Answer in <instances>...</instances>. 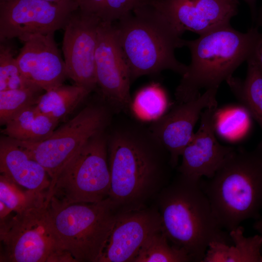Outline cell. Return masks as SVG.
<instances>
[{"label": "cell", "instance_id": "obj_1", "mask_svg": "<svg viewBox=\"0 0 262 262\" xmlns=\"http://www.w3.org/2000/svg\"><path fill=\"white\" fill-rule=\"evenodd\" d=\"M107 130L109 197L122 211L140 209L172 180L170 155L142 122L119 114Z\"/></svg>", "mask_w": 262, "mask_h": 262}, {"label": "cell", "instance_id": "obj_2", "mask_svg": "<svg viewBox=\"0 0 262 262\" xmlns=\"http://www.w3.org/2000/svg\"><path fill=\"white\" fill-rule=\"evenodd\" d=\"M200 182L177 173L155 198L163 230L169 242L196 262H203L213 242L232 244L229 232L218 222Z\"/></svg>", "mask_w": 262, "mask_h": 262}, {"label": "cell", "instance_id": "obj_3", "mask_svg": "<svg viewBox=\"0 0 262 262\" xmlns=\"http://www.w3.org/2000/svg\"><path fill=\"white\" fill-rule=\"evenodd\" d=\"M261 35L257 28L242 33L229 24L185 40L191 60L176 88L177 103L196 98L201 89H218L252 54Z\"/></svg>", "mask_w": 262, "mask_h": 262}, {"label": "cell", "instance_id": "obj_4", "mask_svg": "<svg viewBox=\"0 0 262 262\" xmlns=\"http://www.w3.org/2000/svg\"><path fill=\"white\" fill-rule=\"evenodd\" d=\"M201 186L221 226L229 232L262 210V142L251 150L235 148Z\"/></svg>", "mask_w": 262, "mask_h": 262}, {"label": "cell", "instance_id": "obj_5", "mask_svg": "<svg viewBox=\"0 0 262 262\" xmlns=\"http://www.w3.org/2000/svg\"><path fill=\"white\" fill-rule=\"evenodd\" d=\"M115 27L131 82L165 70L181 76L186 71L187 65L175 55L177 49L185 47V40L151 3L127 14Z\"/></svg>", "mask_w": 262, "mask_h": 262}, {"label": "cell", "instance_id": "obj_6", "mask_svg": "<svg viewBox=\"0 0 262 262\" xmlns=\"http://www.w3.org/2000/svg\"><path fill=\"white\" fill-rule=\"evenodd\" d=\"M48 208L53 229L74 262H98L122 211L112 199L67 203L51 197Z\"/></svg>", "mask_w": 262, "mask_h": 262}, {"label": "cell", "instance_id": "obj_7", "mask_svg": "<svg viewBox=\"0 0 262 262\" xmlns=\"http://www.w3.org/2000/svg\"><path fill=\"white\" fill-rule=\"evenodd\" d=\"M49 203L43 200L0 220L2 261L74 262L64 248L52 223Z\"/></svg>", "mask_w": 262, "mask_h": 262}, {"label": "cell", "instance_id": "obj_8", "mask_svg": "<svg viewBox=\"0 0 262 262\" xmlns=\"http://www.w3.org/2000/svg\"><path fill=\"white\" fill-rule=\"evenodd\" d=\"M98 94L95 100L56 129L45 140L36 143L16 141L49 174L51 182L47 194L48 200L65 165L90 138L106 131L113 120L114 113Z\"/></svg>", "mask_w": 262, "mask_h": 262}, {"label": "cell", "instance_id": "obj_9", "mask_svg": "<svg viewBox=\"0 0 262 262\" xmlns=\"http://www.w3.org/2000/svg\"><path fill=\"white\" fill-rule=\"evenodd\" d=\"M107 130L90 138L65 165L51 197L67 203L97 202L109 197Z\"/></svg>", "mask_w": 262, "mask_h": 262}, {"label": "cell", "instance_id": "obj_10", "mask_svg": "<svg viewBox=\"0 0 262 262\" xmlns=\"http://www.w3.org/2000/svg\"><path fill=\"white\" fill-rule=\"evenodd\" d=\"M95 69L101 98L114 114H129L132 105L130 72L112 22L101 21L98 26Z\"/></svg>", "mask_w": 262, "mask_h": 262}, {"label": "cell", "instance_id": "obj_11", "mask_svg": "<svg viewBox=\"0 0 262 262\" xmlns=\"http://www.w3.org/2000/svg\"><path fill=\"white\" fill-rule=\"evenodd\" d=\"M75 10L44 0L0 1V41L14 38L24 42L30 36L64 29Z\"/></svg>", "mask_w": 262, "mask_h": 262}, {"label": "cell", "instance_id": "obj_12", "mask_svg": "<svg viewBox=\"0 0 262 262\" xmlns=\"http://www.w3.org/2000/svg\"><path fill=\"white\" fill-rule=\"evenodd\" d=\"M100 22L78 8L71 13L64 29L62 50L68 77L92 92L97 87L95 53Z\"/></svg>", "mask_w": 262, "mask_h": 262}, {"label": "cell", "instance_id": "obj_13", "mask_svg": "<svg viewBox=\"0 0 262 262\" xmlns=\"http://www.w3.org/2000/svg\"><path fill=\"white\" fill-rule=\"evenodd\" d=\"M151 4L182 35H199L229 24L238 11L237 0H152Z\"/></svg>", "mask_w": 262, "mask_h": 262}, {"label": "cell", "instance_id": "obj_14", "mask_svg": "<svg viewBox=\"0 0 262 262\" xmlns=\"http://www.w3.org/2000/svg\"><path fill=\"white\" fill-rule=\"evenodd\" d=\"M163 229L155 205L118 214L98 262H133L146 240Z\"/></svg>", "mask_w": 262, "mask_h": 262}, {"label": "cell", "instance_id": "obj_15", "mask_svg": "<svg viewBox=\"0 0 262 262\" xmlns=\"http://www.w3.org/2000/svg\"><path fill=\"white\" fill-rule=\"evenodd\" d=\"M218 88H212L192 100L177 103L168 113L154 120L148 128L170 155L177 168L180 157L194 134V129L203 110L217 106Z\"/></svg>", "mask_w": 262, "mask_h": 262}, {"label": "cell", "instance_id": "obj_16", "mask_svg": "<svg viewBox=\"0 0 262 262\" xmlns=\"http://www.w3.org/2000/svg\"><path fill=\"white\" fill-rule=\"evenodd\" d=\"M217 106L203 110L198 130L194 133L181 154L177 173L198 181L212 178L235 147L221 144L215 135L214 116Z\"/></svg>", "mask_w": 262, "mask_h": 262}, {"label": "cell", "instance_id": "obj_17", "mask_svg": "<svg viewBox=\"0 0 262 262\" xmlns=\"http://www.w3.org/2000/svg\"><path fill=\"white\" fill-rule=\"evenodd\" d=\"M23 42L16 60L25 80L45 91L63 84L68 76L54 33L32 35Z\"/></svg>", "mask_w": 262, "mask_h": 262}, {"label": "cell", "instance_id": "obj_18", "mask_svg": "<svg viewBox=\"0 0 262 262\" xmlns=\"http://www.w3.org/2000/svg\"><path fill=\"white\" fill-rule=\"evenodd\" d=\"M0 171L26 191L47 196L51 182L45 169L16 140L6 136L0 139Z\"/></svg>", "mask_w": 262, "mask_h": 262}, {"label": "cell", "instance_id": "obj_19", "mask_svg": "<svg viewBox=\"0 0 262 262\" xmlns=\"http://www.w3.org/2000/svg\"><path fill=\"white\" fill-rule=\"evenodd\" d=\"M244 231L240 226L229 232L232 245L212 243L202 262H262V235L246 237Z\"/></svg>", "mask_w": 262, "mask_h": 262}, {"label": "cell", "instance_id": "obj_20", "mask_svg": "<svg viewBox=\"0 0 262 262\" xmlns=\"http://www.w3.org/2000/svg\"><path fill=\"white\" fill-rule=\"evenodd\" d=\"M59 121L40 112L35 104L20 112L4 126L1 132L16 141L36 143L48 138Z\"/></svg>", "mask_w": 262, "mask_h": 262}, {"label": "cell", "instance_id": "obj_21", "mask_svg": "<svg viewBox=\"0 0 262 262\" xmlns=\"http://www.w3.org/2000/svg\"><path fill=\"white\" fill-rule=\"evenodd\" d=\"M246 61L247 73L244 80L232 76L226 82L262 130V71L252 54Z\"/></svg>", "mask_w": 262, "mask_h": 262}, {"label": "cell", "instance_id": "obj_22", "mask_svg": "<svg viewBox=\"0 0 262 262\" xmlns=\"http://www.w3.org/2000/svg\"><path fill=\"white\" fill-rule=\"evenodd\" d=\"M92 92L75 84H63L42 94L35 106L42 113L60 122L71 114Z\"/></svg>", "mask_w": 262, "mask_h": 262}, {"label": "cell", "instance_id": "obj_23", "mask_svg": "<svg viewBox=\"0 0 262 262\" xmlns=\"http://www.w3.org/2000/svg\"><path fill=\"white\" fill-rule=\"evenodd\" d=\"M169 243L163 229L154 232L141 246L133 262H192L185 250Z\"/></svg>", "mask_w": 262, "mask_h": 262}, {"label": "cell", "instance_id": "obj_24", "mask_svg": "<svg viewBox=\"0 0 262 262\" xmlns=\"http://www.w3.org/2000/svg\"><path fill=\"white\" fill-rule=\"evenodd\" d=\"M250 115L243 106L217 109L214 116L215 131L225 139L231 141L240 140L249 131Z\"/></svg>", "mask_w": 262, "mask_h": 262}, {"label": "cell", "instance_id": "obj_25", "mask_svg": "<svg viewBox=\"0 0 262 262\" xmlns=\"http://www.w3.org/2000/svg\"><path fill=\"white\" fill-rule=\"evenodd\" d=\"M152 0H78L79 8L101 21L113 23Z\"/></svg>", "mask_w": 262, "mask_h": 262}, {"label": "cell", "instance_id": "obj_26", "mask_svg": "<svg viewBox=\"0 0 262 262\" xmlns=\"http://www.w3.org/2000/svg\"><path fill=\"white\" fill-rule=\"evenodd\" d=\"M43 90L31 85L0 91V123L5 125L24 109L36 104Z\"/></svg>", "mask_w": 262, "mask_h": 262}, {"label": "cell", "instance_id": "obj_27", "mask_svg": "<svg viewBox=\"0 0 262 262\" xmlns=\"http://www.w3.org/2000/svg\"><path fill=\"white\" fill-rule=\"evenodd\" d=\"M167 105L165 95L157 84H151L140 90L132 101V108L139 115L154 120L163 115Z\"/></svg>", "mask_w": 262, "mask_h": 262}, {"label": "cell", "instance_id": "obj_28", "mask_svg": "<svg viewBox=\"0 0 262 262\" xmlns=\"http://www.w3.org/2000/svg\"><path fill=\"white\" fill-rule=\"evenodd\" d=\"M17 184L6 176H0V201L11 212H16L46 199V195L21 191Z\"/></svg>", "mask_w": 262, "mask_h": 262}, {"label": "cell", "instance_id": "obj_29", "mask_svg": "<svg viewBox=\"0 0 262 262\" xmlns=\"http://www.w3.org/2000/svg\"><path fill=\"white\" fill-rule=\"evenodd\" d=\"M0 43V91L34 85L23 77L11 49Z\"/></svg>", "mask_w": 262, "mask_h": 262}, {"label": "cell", "instance_id": "obj_30", "mask_svg": "<svg viewBox=\"0 0 262 262\" xmlns=\"http://www.w3.org/2000/svg\"><path fill=\"white\" fill-rule=\"evenodd\" d=\"M252 56L262 71V33L257 43Z\"/></svg>", "mask_w": 262, "mask_h": 262}, {"label": "cell", "instance_id": "obj_31", "mask_svg": "<svg viewBox=\"0 0 262 262\" xmlns=\"http://www.w3.org/2000/svg\"><path fill=\"white\" fill-rule=\"evenodd\" d=\"M48 2L68 7L73 10L79 7L78 0H44Z\"/></svg>", "mask_w": 262, "mask_h": 262}, {"label": "cell", "instance_id": "obj_32", "mask_svg": "<svg viewBox=\"0 0 262 262\" xmlns=\"http://www.w3.org/2000/svg\"><path fill=\"white\" fill-rule=\"evenodd\" d=\"M253 227L259 234L262 235V217L256 219L253 224Z\"/></svg>", "mask_w": 262, "mask_h": 262}, {"label": "cell", "instance_id": "obj_33", "mask_svg": "<svg viewBox=\"0 0 262 262\" xmlns=\"http://www.w3.org/2000/svg\"><path fill=\"white\" fill-rule=\"evenodd\" d=\"M246 2L252 9L254 7V4L255 2V0H244Z\"/></svg>", "mask_w": 262, "mask_h": 262}, {"label": "cell", "instance_id": "obj_34", "mask_svg": "<svg viewBox=\"0 0 262 262\" xmlns=\"http://www.w3.org/2000/svg\"><path fill=\"white\" fill-rule=\"evenodd\" d=\"M260 22L262 24V13L261 14V17H260Z\"/></svg>", "mask_w": 262, "mask_h": 262}, {"label": "cell", "instance_id": "obj_35", "mask_svg": "<svg viewBox=\"0 0 262 262\" xmlns=\"http://www.w3.org/2000/svg\"><path fill=\"white\" fill-rule=\"evenodd\" d=\"M8 0H0V1H8Z\"/></svg>", "mask_w": 262, "mask_h": 262}, {"label": "cell", "instance_id": "obj_36", "mask_svg": "<svg viewBox=\"0 0 262 262\" xmlns=\"http://www.w3.org/2000/svg\"><path fill=\"white\" fill-rule=\"evenodd\" d=\"M261 253H262V248H261Z\"/></svg>", "mask_w": 262, "mask_h": 262}]
</instances>
